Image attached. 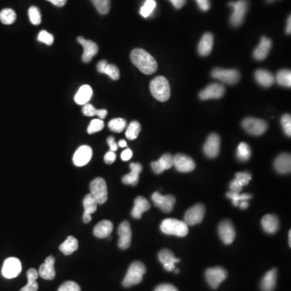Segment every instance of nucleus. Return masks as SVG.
Returning a JSON list of instances; mask_svg holds the SVG:
<instances>
[{
    "label": "nucleus",
    "instance_id": "obj_1",
    "mask_svg": "<svg viewBox=\"0 0 291 291\" xmlns=\"http://www.w3.org/2000/svg\"><path fill=\"white\" fill-rule=\"evenodd\" d=\"M130 59L133 65L145 75H151L158 69L156 59L142 49L133 50L131 52Z\"/></svg>",
    "mask_w": 291,
    "mask_h": 291
},
{
    "label": "nucleus",
    "instance_id": "obj_2",
    "mask_svg": "<svg viewBox=\"0 0 291 291\" xmlns=\"http://www.w3.org/2000/svg\"><path fill=\"white\" fill-rule=\"evenodd\" d=\"M151 94L157 100L167 101L171 95V88L167 79L163 76H157L150 84Z\"/></svg>",
    "mask_w": 291,
    "mask_h": 291
},
{
    "label": "nucleus",
    "instance_id": "obj_3",
    "mask_svg": "<svg viewBox=\"0 0 291 291\" xmlns=\"http://www.w3.org/2000/svg\"><path fill=\"white\" fill-rule=\"evenodd\" d=\"M161 230L166 235L185 237L189 233V226L184 221L175 219H166L161 224Z\"/></svg>",
    "mask_w": 291,
    "mask_h": 291
},
{
    "label": "nucleus",
    "instance_id": "obj_4",
    "mask_svg": "<svg viewBox=\"0 0 291 291\" xmlns=\"http://www.w3.org/2000/svg\"><path fill=\"white\" fill-rule=\"evenodd\" d=\"M146 266L140 261H134L130 264L125 277L122 285L125 287H133L142 282V278L146 273Z\"/></svg>",
    "mask_w": 291,
    "mask_h": 291
},
{
    "label": "nucleus",
    "instance_id": "obj_5",
    "mask_svg": "<svg viewBox=\"0 0 291 291\" xmlns=\"http://www.w3.org/2000/svg\"><path fill=\"white\" fill-rule=\"evenodd\" d=\"M228 5L233 8V13L230 16V25L233 27H239L244 22L248 11V0H238L236 2H229Z\"/></svg>",
    "mask_w": 291,
    "mask_h": 291
},
{
    "label": "nucleus",
    "instance_id": "obj_6",
    "mask_svg": "<svg viewBox=\"0 0 291 291\" xmlns=\"http://www.w3.org/2000/svg\"><path fill=\"white\" fill-rule=\"evenodd\" d=\"M91 195L95 199L97 204H104L108 199V189L104 179L98 177L90 184Z\"/></svg>",
    "mask_w": 291,
    "mask_h": 291
},
{
    "label": "nucleus",
    "instance_id": "obj_7",
    "mask_svg": "<svg viewBox=\"0 0 291 291\" xmlns=\"http://www.w3.org/2000/svg\"><path fill=\"white\" fill-rule=\"evenodd\" d=\"M242 127L249 134L259 136L262 135L268 129V123L264 120L247 118L242 122Z\"/></svg>",
    "mask_w": 291,
    "mask_h": 291
},
{
    "label": "nucleus",
    "instance_id": "obj_8",
    "mask_svg": "<svg viewBox=\"0 0 291 291\" xmlns=\"http://www.w3.org/2000/svg\"><path fill=\"white\" fill-rule=\"evenodd\" d=\"M213 78L219 79L225 84H237L240 79V74L235 69H223V68H215L211 72Z\"/></svg>",
    "mask_w": 291,
    "mask_h": 291
},
{
    "label": "nucleus",
    "instance_id": "obj_9",
    "mask_svg": "<svg viewBox=\"0 0 291 291\" xmlns=\"http://www.w3.org/2000/svg\"><path fill=\"white\" fill-rule=\"evenodd\" d=\"M205 279L213 289L219 288V285L226 280L227 272L222 267L210 268L205 271Z\"/></svg>",
    "mask_w": 291,
    "mask_h": 291
},
{
    "label": "nucleus",
    "instance_id": "obj_10",
    "mask_svg": "<svg viewBox=\"0 0 291 291\" xmlns=\"http://www.w3.org/2000/svg\"><path fill=\"white\" fill-rule=\"evenodd\" d=\"M22 270V264L18 258H9L5 259L2 274L5 278L12 279L17 277Z\"/></svg>",
    "mask_w": 291,
    "mask_h": 291
},
{
    "label": "nucleus",
    "instance_id": "obj_11",
    "mask_svg": "<svg viewBox=\"0 0 291 291\" xmlns=\"http://www.w3.org/2000/svg\"><path fill=\"white\" fill-rule=\"evenodd\" d=\"M205 209L202 204H196L187 210L185 215V223L188 226L201 224L205 216Z\"/></svg>",
    "mask_w": 291,
    "mask_h": 291
},
{
    "label": "nucleus",
    "instance_id": "obj_12",
    "mask_svg": "<svg viewBox=\"0 0 291 291\" xmlns=\"http://www.w3.org/2000/svg\"><path fill=\"white\" fill-rule=\"evenodd\" d=\"M154 205L160 208L162 212L170 213L173 210L174 205L176 203V198L172 195H162L159 192L154 193L151 196Z\"/></svg>",
    "mask_w": 291,
    "mask_h": 291
},
{
    "label": "nucleus",
    "instance_id": "obj_13",
    "mask_svg": "<svg viewBox=\"0 0 291 291\" xmlns=\"http://www.w3.org/2000/svg\"><path fill=\"white\" fill-rule=\"evenodd\" d=\"M219 235L222 241L226 245L232 244L235 240V227L233 226L232 223L229 220H224L219 224Z\"/></svg>",
    "mask_w": 291,
    "mask_h": 291
},
{
    "label": "nucleus",
    "instance_id": "obj_14",
    "mask_svg": "<svg viewBox=\"0 0 291 291\" xmlns=\"http://www.w3.org/2000/svg\"><path fill=\"white\" fill-rule=\"evenodd\" d=\"M220 137L217 133H211L204 145L203 151L205 156L209 158H216L220 152Z\"/></svg>",
    "mask_w": 291,
    "mask_h": 291
},
{
    "label": "nucleus",
    "instance_id": "obj_15",
    "mask_svg": "<svg viewBox=\"0 0 291 291\" xmlns=\"http://www.w3.org/2000/svg\"><path fill=\"white\" fill-rule=\"evenodd\" d=\"M173 165L176 169L181 172H192L196 167L193 159L184 154H177L174 156Z\"/></svg>",
    "mask_w": 291,
    "mask_h": 291
},
{
    "label": "nucleus",
    "instance_id": "obj_16",
    "mask_svg": "<svg viewBox=\"0 0 291 291\" xmlns=\"http://www.w3.org/2000/svg\"><path fill=\"white\" fill-rule=\"evenodd\" d=\"M77 41L84 47V53H83V57H82L83 62L85 64L90 63L93 57L95 56L99 51L98 45L94 41L87 40L83 36H79L77 38Z\"/></svg>",
    "mask_w": 291,
    "mask_h": 291
},
{
    "label": "nucleus",
    "instance_id": "obj_17",
    "mask_svg": "<svg viewBox=\"0 0 291 291\" xmlns=\"http://www.w3.org/2000/svg\"><path fill=\"white\" fill-rule=\"evenodd\" d=\"M225 94V87L221 84L214 83L205 88L199 93L200 99L206 100L210 99H219Z\"/></svg>",
    "mask_w": 291,
    "mask_h": 291
},
{
    "label": "nucleus",
    "instance_id": "obj_18",
    "mask_svg": "<svg viewBox=\"0 0 291 291\" xmlns=\"http://www.w3.org/2000/svg\"><path fill=\"white\" fill-rule=\"evenodd\" d=\"M118 232L119 235L118 247L123 250L127 249L130 246L131 238H132V230L129 223L125 221L121 224L118 227Z\"/></svg>",
    "mask_w": 291,
    "mask_h": 291
},
{
    "label": "nucleus",
    "instance_id": "obj_19",
    "mask_svg": "<svg viewBox=\"0 0 291 291\" xmlns=\"http://www.w3.org/2000/svg\"><path fill=\"white\" fill-rule=\"evenodd\" d=\"M93 157V149L89 146H82L75 151L73 162L77 167H83L90 162Z\"/></svg>",
    "mask_w": 291,
    "mask_h": 291
},
{
    "label": "nucleus",
    "instance_id": "obj_20",
    "mask_svg": "<svg viewBox=\"0 0 291 291\" xmlns=\"http://www.w3.org/2000/svg\"><path fill=\"white\" fill-rule=\"evenodd\" d=\"M158 258L160 261L163 265L165 270H167V272H172V271H173L175 268H176L175 264L180 262V259L176 258L172 251L168 250V249H162V250H161L159 253Z\"/></svg>",
    "mask_w": 291,
    "mask_h": 291
},
{
    "label": "nucleus",
    "instance_id": "obj_21",
    "mask_svg": "<svg viewBox=\"0 0 291 291\" xmlns=\"http://www.w3.org/2000/svg\"><path fill=\"white\" fill-rule=\"evenodd\" d=\"M55 259L54 257L50 256L45 259L44 264H41L39 268L38 275L45 280H53L55 278V269H54Z\"/></svg>",
    "mask_w": 291,
    "mask_h": 291
},
{
    "label": "nucleus",
    "instance_id": "obj_22",
    "mask_svg": "<svg viewBox=\"0 0 291 291\" xmlns=\"http://www.w3.org/2000/svg\"><path fill=\"white\" fill-rule=\"evenodd\" d=\"M271 47H272V41L270 39L266 36H262L259 45L253 52L254 59L258 61H262L266 59L267 56L269 55Z\"/></svg>",
    "mask_w": 291,
    "mask_h": 291
},
{
    "label": "nucleus",
    "instance_id": "obj_23",
    "mask_svg": "<svg viewBox=\"0 0 291 291\" xmlns=\"http://www.w3.org/2000/svg\"><path fill=\"white\" fill-rule=\"evenodd\" d=\"M173 166V156L171 154H164L158 161L151 162L154 172L161 174L165 170H168Z\"/></svg>",
    "mask_w": 291,
    "mask_h": 291
},
{
    "label": "nucleus",
    "instance_id": "obj_24",
    "mask_svg": "<svg viewBox=\"0 0 291 291\" xmlns=\"http://www.w3.org/2000/svg\"><path fill=\"white\" fill-rule=\"evenodd\" d=\"M129 167H130V172L122 177V182L125 185L135 186L138 185L139 175L142 171V166L138 162H131Z\"/></svg>",
    "mask_w": 291,
    "mask_h": 291
},
{
    "label": "nucleus",
    "instance_id": "obj_25",
    "mask_svg": "<svg viewBox=\"0 0 291 291\" xmlns=\"http://www.w3.org/2000/svg\"><path fill=\"white\" fill-rule=\"evenodd\" d=\"M276 171L280 174L290 173L291 171V157L290 154H281L274 161Z\"/></svg>",
    "mask_w": 291,
    "mask_h": 291
},
{
    "label": "nucleus",
    "instance_id": "obj_26",
    "mask_svg": "<svg viewBox=\"0 0 291 291\" xmlns=\"http://www.w3.org/2000/svg\"><path fill=\"white\" fill-rule=\"evenodd\" d=\"M98 72L105 74L113 80H118L120 78V70L118 66L113 64H108L106 60H101L97 64Z\"/></svg>",
    "mask_w": 291,
    "mask_h": 291
},
{
    "label": "nucleus",
    "instance_id": "obj_27",
    "mask_svg": "<svg viewBox=\"0 0 291 291\" xmlns=\"http://www.w3.org/2000/svg\"><path fill=\"white\" fill-rule=\"evenodd\" d=\"M83 204H84V208L83 220H84V223H85V224H88V223H90L91 219H92V216H91L92 214L97 211L98 204L95 201V199L93 198V196L91 195V194H88L84 197Z\"/></svg>",
    "mask_w": 291,
    "mask_h": 291
},
{
    "label": "nucleus",
    "instance_id": "obj_28",
    "mask_svg": "<svg viewBox=\"0 0 291 291\" xmlns=\"http://www.w3.org/2000/svg\"><path fill=\"white\" fill-rule=\"evenodd\" d=\"M278 277V270L276 269L268 271L260 282V289L262 291H273L276 288Z\"/></svg>",
    "mask_w": 291,
    "mask_h": 291
},
{
    "label": "nucleus",
    "instance_id": "obj_29",
    "mask_svg": "<svg viewBox=\"0 0 291 291\" xmlns=\"http://www.w3.org/2000/svg\"><path fill=\"white\" fill-rule=\"evenodd\" d=\"M261 225L264 231L268 234H274L280 226L279 219L273 215H264L261 219Z\"/></svg>",
    "mask_w": 291,
    "mask_h": 291
},
{
    "label": "nucleus",
    "instance_id": "obj_30",
    "mask_svg": "<svg viewBox=\"0 0 291 291\" xmlns=\"http://www.w3.org/2000/svg\"><path fill=\"white\" fill-rule=\"evenodd\" d=\"M150 208H151V204L147 199L144 198L143 196H138L134 201V205L131 212V215L133 219H140L142 214L150 210Z\"/></svg>",
    "mask_w": 291,
    "mask_h": 291
},
{
    "label": "nucleus",
    "instance_id": "obj_31",
    "mask_svg": "<svg viewBox=\"0 0 291 291\" xmlns=\"http://www.w3.org/2000/svg\"><path fill=\"white\" fill-rule=\"evenodd\" d=\"M213 45H214V36L210 32H206L201 37V41L199 42L197 51L199 54L202 57L208 56L212 51Z\"/></svg>",
    "mask_w": 291,
    "mask_h": 291
},
{
    "label": "nucleus",
    "instance_id": "obj_32",
    "mask_svg": "<svg viewBox=\"0 0 291 291\" xmlns=\"http://www.w3.org/2000/svg\"><path fill=\"white\" fill-rule=\"evenodd\" d=\"M113 230V224L108 220H102L97 224L93 230V234L96 237L104 239L111 235Z\"/></svg>",
    "mask_w": 291,
    "mask_h": 291
},
{
    "label": "nucleus",
    "instance_id": "obj_33",
    "mask_svg": "<svg viewBox=\"0 0 291 291\" xmlns=\"http://www.w3.org/2000/svg\"><path fill=\"white\" fill-rule=\"evenodd\" d=\"M255 79L260 86L269 88L275 82V77L268 70L259 69L255 72Z\"/></svg>",
    "mask_w": 291,
    "mask_h": 291
},
{
    "label": "nucleus",
    "instance_id": "obj_34",
    "mask_svg": "<svg viewBox=\"0 0 291 291\" xmlns=\"http://www.w3.org/2000/svg\"><path fill=\"white\" fill-rule=\"evenodd\" d=\"M93 88L89 85H83L80 87L78 93L75 97V101L77 104L84 105L90 101L91 98L93 97Z\"/></svg>",
    "mask_w": 291,
    "mask_h": 291
},
{
    "label": "nucleus",
    "instance_id": "obj_35",
    "mask_svg": "<svg viewBox=\"0 0 291 291\" xmlns=\"http://www.w3.org/2000/svg\"><path fill=\"white\" fill-rule=\"evenodd\" d=\"M79 244L76 238L74 236H68L65 241L59 246V250L64 253V255H71L73 253L78 249Z\"/></svg>",
    "mask_w": 291,
    "mask_h": 291
},
{
    "label": "nucleus",
    "instance_id": "obj_36",
    "mask_svg": "<svg viewBox=\"0 0 291 291\" xmlns=\"http://www.w3.org/2000/svg\"><path fill=\"white\" fill-rule=\"evenodd\" d=\"M38 272L35 269H30L27 272L28 283L23 287L21 291H37L38 284L36 279L38 278Z\"/></svg>",
    "mask_w": 291,
    "mask_h": 291
},
{
    "label": "nucleus",
    "instance_id": "obj_37",
    "mask_svg": "<svg viewBox=\"0 0 291 291\" xmlns=\"http://www.w3.org/2000/svg\"><path fill=\"white\" fill-rule=\"evenodd\" d=\"M82 112L84 113V115L87 116V117L97 116V117H99V119L101 120L106 118L107 114H108V111L106 109H97L93 104H88V103L84 104V107L82 108Z\"/></svg>",
    "mask_w": 291,
    "mask_h": 291
},
{
    "label": "nucleus",
    "instance_id": "obj_38",
    "mask_svg": "<svg viewBox=\"0 0 291 291\" xmlns=\"http://www.w3.org/2000/svg\"><path fill=\"white\" fill-rule=\"evenodd\" d=\"M276 81L280 86L291 87V72L290 70H281L276 75Z\"/></svg>",
    "mask_w": 291,
    "mask_h": 291
},
{
    "label": "nucleus",
    "instance_id": "obj_39",
    "mask_svg": "<svg viewBox=\"0 0 291 291\" xmlns=\"http://www.w3.org/2000/svg\"><path fill=\"white\" fill-rule=\"evenodd\" d=\"M251 148L246 142H241L239 143L238 146L237 152H236V156H237L238 160L241 162H246L249 159L251 158Z\"/></svg>",
    "mask_w": 291,
    "mask_h": 291
},
{
    "label": "nucleus",
    "instance_id": "obj_40",
    "mask_svg": "<svg viewBox=\"0 0 291 291\" xmlns=\"http://www.w3.org/2000/svg\"><path fill=\"white\" fill-rule=\"evenodd\" d=\"M0 21L3 25H12L16 21V13L11 8H5L0 11Z\"/></svg>",
    "mask_w": 291,
    "mask_h": 291
},
{
    "label": "nucleus",
    "instance_id": "obj_41",
    "mask_svg": "<svg viewBox=\"0 0 291 291\" xmlns=\"http://www.w3.org/2000/svg\"><path fill=\"white\" fill-rule=\"evenodd\" d=\"M141 125L138 122H131L129 125V127L127 128V132H126V136L129 140H134L138 138V134L140 133Z\"/></svg>",
    "mask_w": 291,
    "mask_h": 291
},
{
    "label": "nucleus",
    "instance_id": "obj_42",
    "mask_svg": "<svg viewBox=\"0 0 291 291\" xmlns=\"http://www.w3.org/2000/svg\"><path fill=\"white\" fill-rule=\"evenodd\" d=\"M127 127V121L123 118H114L108 122V128L115 133H121Z\"/></svg>",
    "mask_w": 291,
    "mask_h": 291
},
{
    "label": "nucleus",
    "instance_id": "obj_43",
    "mask_svg": "<svg viewBox=\"0 0 291 291\" xmlns=\"http://www.w3.org/2000/svg\"><path fill=\"white\" fill-rule=\"evenodd\" d=\"M99 13L106 15L109 12L111 0H91Z\"/></svg>",
    "mask_w": 291,
    "mask_h": 291
},
{
    "label": "nucleus",
    "instance_id": "obj_44",
    "mask_svg": "<svg viewBox=\"0 0 291 291\" xmlns=\"http://www.w3.org/2000/svg\"><path fill=\"white\" fill-rule=\"evenodd\" d=\"M156 7V2L155 0H146L144 4L142 5V7H141V16L144 18L149 17L151 14L153 13Z\"/></svg>",
    "mask_w": 291,
    "mask_h": 291
},
{
    "label": "nucleus",
    "instance_id": "obj_45",
    "mask_svg": "<svg viewBox=\"0 0 291 291\" xmlns=\"http://www.w3.org/2000/svg\"><path fill=\"white\" fill-rule=\"evenodd\" d=\"M29 16L32 25H38L41 23V14L40 10L35 6H32L29 9Z\"/></svg>",
    "mask_w": 291,
    "mask_h": 291
},
{
    "label": "nucleus",
    "instance_id": "obj_46",
    "mask_svg": "<svg viewBox=\"0 0 291 291\" xmlns=\"http://www.w3.org/2000/svg\"><path fill=\"white\" fill-rule=\"evenodd\" d=\"M104 123L101 119H94L90 122L88 127V133L89 134L97 133L104 129Z\"/></svg>",
    "mask_w": 291,
    "mask_h": 291
},
{
    "label": "nucleus",
    "instance_id": "obj_47",
    "mask_svg": "<svg viewBox=\"0 0 291 291\" xmlns=\"http://www.w3.org/2000/svg\"><path fill=\"white\" fill-rule=\"evenodd\" d=\"M235 181H237L238 183L241 186H245L250 182L252 180V175L249 172H237L235 174Z\"/></svg>",
    "mask_w": 291,
    "mask_h": 291
},
{
    "label": "nucleus",
    "instance_id": "obj_48",
    "mask_svg": "<svg viewBox=\"0 0 291 291\" xmlns=\"http://www.w3.org/2000/svg\"><path fill=\"white\" fill-rule=\"evenodd\" d=\"M281 123H282V128L284 130L286 135L288 137L291 136V118L290 114H284L281 118Z\"/></svg>",
    "mask_w": 291,
    "mask_h": 291
},
{
    "label": "nucleus",
    "instance_id": "obj_49",
    "mask_svg": "<svg viewBox=\"0 0 291 291\" xmlns=\"http://www.w3.org/2000/svg\"><path fill=\"white\" fill-rule=\"evenodd\" d=\"M37 40L40 42L45 43V45H51L54 43V38L52 34H50V32H48L45 30H42V31L39 32Z\"/></svg>",
    "mask_w": 291,
    "mask_h": 291
},
{
    "label": "nucleus",
    "instance_id": "obj_50",
    "mask_svg": "<svg viewBox=\"0 0 291 291\" xmlns=\"http://www.w3.org/2000/svg\"><path fill=\"white\" fill-rule=\"evenodd\" d=\"M58 291H81L79 285L72 281L64 282L61 287H59Z\"/></svg>",
    "mask_w": 291,
    "mask_h": 291
},
{
    "label": "nucleus",
    "instance_id": "obj_51",
    "mask_svg": "<svg viewBox=\"0 0 291 291\" xmlns=\"http://www.w3.org/2000/svg\"><path fill=\"white\" fill-rule=\"evenodd\" d=\"M226 196L232 201L233 205H235V207L239 206V202L241 201V194H239V193L230 191V192L226 194Z\"/></svg>",
    "mask_w": 291,
    "mask_h": 291
},
{
    "label": "nucleus",
    "instance_id": "obj_52",
    "mask_svg": "<svg viewBox=\"0 0 291 291\" xmlns=\"http://www.w3.org/2000/svg\"><path fill=\"white\" fill-rule=\"evenodd\" d=\"M155 291H178V290L176 289V287H174L173 285L164 283V284L159 285Z\"/></svg>",
    "mask_w": 291,
    "mask_h": 291
},
{
    "label": "nucleus",
    "instance_id": "obj_53",
    "mask_svg": "<svg viewBox=\"0 0 291 291\" xmlns=\"http://www.w3.org/2000/svg\"><path fill=\"white\" fill-rule=\"evenodd\" d=\"M116 159H117V156L113 151H109L107 152L104 156V162H106L107 164H112L113 162H115Z\"/></svg>",
    "mask_w": 291,
    "mask_h": 291
},
{
    "label": "nucleus",
    "instance_id": "obj_54",
    "mask_svg": "<svg viewBox=\"0 0 291 291\" xmlns=\"http://www.w3.org/2000/svg\"><path fill=\"white\" fill-rule=\"evenodd\" d=\"M196 2L198 4V7L201 11H209L210 8V0H196Z\"/></svg>",
    "mask_w": 291,
    "mask_h": 291
},
{
    "label": "nucleus",
    "instance_id": "obj_55",
    "mask_svg": "<svg viewBox=\"0 0 291 291\" xmlns=\"http://www.w3.org/2000/svg\"><path fill=\"white\" fill-rule=\"evenodd\" d=\"M107 142H108V146H109V148H110L111 151H113V152H115L118 148V145L117 142H115V138L110 136V137H108L107 138Z\"/></svg>",
    "mask_w": 291,
    "mask_h": 291
},
{
    "label": "nucleus",
    "instance_id": "obj_56",
    "mask_svg": "<svg viewBox=\"0 0 291 291\" xmlns=\"http://www.w3.org/2000/svg\"><path fill=\"white\" fill-rule=\"evenodd\" d=\"M243 188L244 187L239 185L235 180L231 181V183L230 184V190L231 192L240 193L243 190Z\"/></svg>",
    "mask_w": 291,
    "mask_h": 291
},
{
    "label": "nucleus",
    "instance_id": "obj_57",
    "mask_svg": "<svg viewBox=\"0 0 291 291\" xmlns=\"http://www.w3.org/2000/svg\"><path fill=\"white\" fill-rule=\"evenodd\" d=\"M132 156H133L132 151L130 149H127L122 152V155H121V158L123 161H128L132 158Z\"/></svg>",
    "mask_w": 291,
    "mask_h": 291
},
{
    "label": "nucleus",
    "instance_id": "obj_58",
    "mask_svg": "<svg viewBox=\"0 0 291 291\" xmlns=\"http://www.w3.org/2000/svg\"><path fill=\"white\" fill-rule=\"evenodd\" d=\"M170 2H172L174 7L176 9H181V7H183L184 5L186 2V0H169Z\"/></svg>",
    "mask_w": 291,
    "mask_h": 291
},
{
    "label": "nucleus",
    "instance_id": "obj_59",
    "mask_svg": "<svg viewBox=\"0 0 291 291\" xmlns=\"http://www.w3.org/2000/svg\"><path fill=\"white\" fill-rule=\"evenodd\" d=\"M46 1H49V2L57 6V7H64V5L67 2V0H46Z\"/></svg>",
    "mask_w": 291,
    "mask_h": 291
},
{
    "label": "nucleus",
    "instance_id": "obj_60",
    "mask_svg": "<svg viewBox=\"0 0 291 291\" xmlns=\"http://www.w3.org/2000/svg\"><path fill=\"white\" fill-rule=\"evenodd\" d=\"M286 32H287V34H291V16L288 17V20H287V30H286Z\"/></svg>",
    "mask_w": 291,
    "mask_h": 291
},
{
    "label": "nucleus",
    "instance_id": "obj_61",
    "mask_svg": "<svg viewBox=\"0 0 291 291\" xmlns=\"http://www.w3.org/2000/svg\"><path fill=\"white\" fill-rule=\"evenodd\" d=\"M248 205H249V203H248V201H241L239 204V206L240 207V209H242V210H245V209H247V208L248 207Z\"/></svg>",
    "mask_w": 291,
    "mask_h": 291
},
{
    "label": "nucleus",
    "instance_id": "obj_62",
    "mask_svg": "<svg viewBox=\"0 0 291 291\" xmlns=\"http://www.w3.org/2000/svg\"><path fill=\"white\" fill-rule=\"evenodd\" d=\"M118 145L120 147H126L127 146V143L125 140H120Z\"/></svg>",
    "mask_w": 291,
    "mask_h": 291
},
{
    "label": "nucleus",
    "instance_id": "obj_63",
    "mask_svg": "<svg viewBox=\"0 0 291 291\" xmlns=\"http://www.w3.org/2000/svg\"><path fill=\"white\" fill-rule=\"evenodd\" d=\"M289 245L291 247V231L290 230L289 231Z\"/></svg>",
    "mask_w": 291,
    "mask_h": 291
},
{
    "label": "nucleus",
    "instance_id": "obj_64",
    "mask_svg": "<svg viewBox=\"0 0 291 291\" xmlns=\"http://www.w3.org/2000/svg\"><path fill=\"white\" fill-rule=\"evenodd\" d=\"M175 273H180V270H179V269H176V271H175Z\"/></svg>",
    "mask_w": 291,
    "mask_h": 291
}]
</instances>
